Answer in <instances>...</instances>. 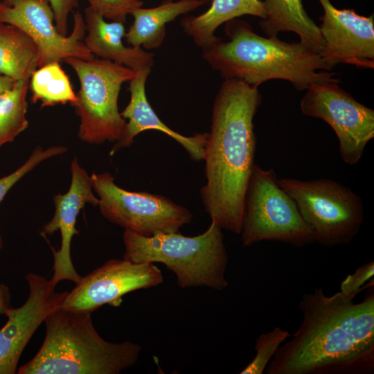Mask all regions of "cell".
<instances>
[{"instance_id": "31", "label": "cell", "mask_w": 374, "mask_h": 374, "mask_svg": "<svg viewBox=\"0 0 374 374\" xmlns=\"http://www.w3.org/2000/svg\"><path fill=\"white\" fill-rule=\"evenodd\" d=\"M200 2L202 5L211 2L212 0H197Z\"/></svg>"}, {"instance_id": "18", "label": "cell", "mask_w": 374, "mask_h": 374, "mask_svg": "<svg viewBox=\"0 0 374 374\" xmlns=\"http://www.w3.org/2000/svg\"><path fill=\"white\" fill-rule=\"evenodd\" d=\"M211 3L202 14L185 17L180 22L184 31L202 49L220 39L215 32L222 24L242 15L262 19L266 15L261 0H212Z\"/></svg>"}, {"instance_id": "7", "label": "cell", "mask_w": 374, "mask_h": 374, "mask_svg": "<svg viewBox=\"0 0 374 374\" xmlns=\"http://www.w3.org/2000/svg\"><path fill=\"white\" fill-rule=\"evenodd\" d=\"M63 61L73 69L80 82L72 105L80 120L78 137L91 144L116 142L126 123L118 111L119 93L122 84L134 77V71L96 57H68Z\"/></svg>"}, {"instance_id": "6", "label": "cell", "mask_w": 374, "mask_h": 374, "mask_svg": "<svg viewBox=\"0 0 374 374\" xmlns=\"http://www.w3.org/2000/svg\"><path fill=\"white\" fill-rule=\"evenodd\" d=\"M278 184L295 202L314 242L325 247L344 245L359 233L364 205L349 187L330 179L280 178Z\"/></svg>"}, {"instance_id": "10", "label": "cell", "mask_w": 374, "mask_h": 374, "mask_svg": "<svg viewBox=\"0 0 374 374\" xmlns=\"http://www.w3.org/2000/svg\"><path fill=\"white\" fill-rule=\"evenodd\" d=\"M339 80L314 83L303 97L301 112L326 122L335 132L342 160L357 164L374 137V111L357 101Z\"/></svg>"}, {"instance_id": "1", "label": "cell", "mask_w": 374, "mask_h": 374, "mask_svg": "<svg viewBox=\"0 0 374 374\" xmlns=\"http://www.w3.org/2000/svg\"><path fill=\"white\" fill-rule=\"evenodd\" d=\"M374 283L360 301L322 287L303 294L301 323L278 348L267 374H371L374 371Z\"/></svg>"}, {"instance_id": "12", "label": "cell", "mask_w": 374, "mask_h": 374, "mask_svg": "<svg viewBox=\"0 0 374 374\" xmlns=\"http://www.w3.org/2000/svg\"><path fill=\"white\" fill-rule=\"evenodd\" d=\"M163 280L161 270L154 263L110 260L81 277L67 292L62 308L93 312L104 305L117 307L124 295L156 287Z\"/></svg>"}, {"instance_id": "13", "label": "cell", "mask_w": 374, "mask_h": 374, "mask_svg": "<svg viewBox=\"0 0 374 374\" xmlns=\"http://www.w3.org/2000/svg\"><path fill=\"white\" fill-rule=\"evenodd\" d=\"M318 1L323 8L319 26L324 44L320 56L327 71L339 64L373 69V15L364 17L354 10L338 9L330 0Z\"/></svg>"}, {"instance_id": "19", "label": "cell", "mask_w": 374, "mask_h": 374, "mask_svg": "<svg viewBox=\"0 0 374 374\" xmlns=\"http://www.w3.org/2000/svg\"><path fill=\"white\" fill-rule=\"evenodd\" d=\"M202 5L197 0H166L157 7L138 8L131 13L134 21L125 33L126 42L134 47L157 48L164 41L168 23Z\"/></svg>"}, {"instance_id": "20", "label": "cell", "mask_w": 374, "mask_h": 374, "mask_svg": "<svg viewBox=\"0 0 374 374\" xmlns=\"http://www.w3.org/2000/svg\"><path fill=\"white\" fill-rule=\"evenodd\" d=\"M262 1L266 15L259 25L267 37L291 31L299 35L302 44L320 54L324 45L320 30L305 12L302 0Z\"/></svg>"}, {"instance_id": "24", "label": "cell", "mask_w": 374, "mask_h": 374, "mask_svg": "<svg viewBox=\"0 0 374 374\" xmlns=\"http://www.w3.org/2000/svg\"><path fill=\"white\" fill-rule=\"evenodd\" d=\"M290 336L288 331L280 327H275L271 331L262 333L256 341L255 357L240 373L262 374L278 348Z\"/></svg>"}, {"instance_id": "21", "label": "cell", "mask_w": 374, "mask_h": 374, "mask_svg": "<svg viewBox=\"0 0 374 374\" xmlns=\"http://www.w3.org/2000/svg\"><path fill=\"white\" fill-rule=\"evenodd\" d=\"M39 51L20 28L0 22V73L15 81L29 80L38 68Z\"/></svg>"}, {"instance_id": "16", "label": "cell", "mask_w": 374, "mask_h": 374, "mask_svg": "<svg viewBox=\"0 0 374 374\" xmlns=\"http://www.w3.org/2000/svg\"><path fill=\"white\" fill-rule=\"evenodd\" d=\"M151 68L145 67L134 71L130 80V100L121 112V116L127 120L119 139L113 146L110 155L121 148L130 145L134 137L148 130L160 131L178 142L196 161L204 159V149L208 133H197L186 136L168 127L158 117L149 103L145 93V83Z\"/></svg>"}, {"instance_id": "2", "label": "cell", "mask_w": 374, "mask_h": 374, "mask_svg": "<svg viewBox=\"0 0 374 374\" xmlns=\"http://www.w3.org/2000/svg\"><path fill=\"white\" fill-rule=\"evenodd\" d=\"M261 102L258 87L225 79L213 103L204 149L206 182L200 190L203 205L211 220L236 234L241 233L255 166L253 118Z\"/></svg>"}, {"instance_id": "28", "label": "cell", "mask_w": 374, "mask_h": 374, "mask_svg": "<svg viewBox=\"0 0 374 374\" xmlns=\"http://www.w3.org/2000/svg\"><path fill=\"white\" fill-rule=\"evenodd\" d=\"M55 17V24L58 32L67 35L68 16L78 7L79 0H48Z\"/></svg>"}, {"instance_id": "27", "label": "cell", "mask_w": 374, "mask_h": 374, "mask_svg": "<svg viewBox=\"0 0 374 374\" xmlns=\"http://www.w3.org/2000/svg\"><path fill=\"white\" fill-rule=\"evenodd\" d=\"M374 262L372 260L358 267L353 274H348L341 283L340 292L345 297L354 299L364 289L373 282Z\"/></svg>"}, {"instance_id": "29", "label": "cell", "mask_w": 374, "mask_h": 374, "mask_svg": "<svg viewBox=\"0 0 374 374\" xmlns=\"http://www.w3.org/2000/svg\"><path fill=\"white\" fill-rule=\"evenodd\" d=\"M10 308L12 306L9 288L3 284H0V314H6Z\"/></svg>"}, {"instance_id": "17", "label": "cell", "mask_w": 374, "mask_h": 374, "mask_svg": "<svg viewBox=\"0 0 374 374\" xmlns=\"http://www.w3.org/2000/svg\"><path fill=\"white\" fill-rule=\"evenodd\" d=\"M87 35L84 43L88 50L100 59L125 66L133 71L150 67L154 64V55L139 47L125 46L124 23L106 21L105 19L91 7L85 10Z\"/></svg>"}, {"instance_id": "26", "label": "cell", "mask_w": 374, "mask_h": 374, "mask_svg": "<svg viewBox=\"0 0 374 374\" xmlns=\"http://www.w3.org/2000/svg\"><path fill=\"white\" fill-rule=\"evenodd\" d=\"M91 7L105 19L124 23L126 17L135 9L142 7L141 0H87Z\"/></svg>"}, {"instance_id": "4", "label": "cell", "mask_w": 374, "mask_h": 374, "mask_svg": "<svg viewBox=\"0 0 374 374\" xmlns=\"http://www.w3.org/2000/svg\"><path fill=\"white\" fill-rule=\"evenodd\" d=\"M91 312L56 309L45 319L42 345L19 374H118L138 361L141 346L105 340Z\"/></svg>"}, {"instance_id": "25", "label": "cell", "mask_w": 374, "mask_h": 374, "mask_svg": "<svg viewBox=\"0 0 374 374\" xmlns=\"http://www.w3.org/2000/svg\"><path fill=\"white\" fill-rule=\"evenodd\" d=\"M66 151V148L60 145L52 146L45 150L39 146L35 148L23 165L12 173L0 178V203L9 190L39 163L52 157L63 154ZM1 247L2 238L0 236V249Z\"/></svg>"}, {"instance_id": "30", "label": "cell", "mask_w": 374, "mask_h": 374, "mask_svg": "<svg viewBox=\"0 0 374 374\" xmlns=\"http://www.w3.org/2000/svg\"><path fill=\"white\" fill-rule=\"evenodd\" d=\"M15 82L12 78L0 73V94L10 89Z\"/></svg>"}, {"instance_id": "23", "label": "cell", "mask_w": 374, "mask_h": 374, "mask_svg": "<svg viewBox=\"0 0 374 374\" xmlns=\"http://www.w3.org/2000/svg\"><path fill=\"white\" fill-rule=\"evenodd\" d=\"M29 80L15 81L10 89L0 94V148L13 141L28 127Z\"/></svg>"}, {"instance_id": "14", "label": "cell", "mask_w": 374, "mask_h": 374, "mask_svg": "<svg viewBox=\"0 0 374 374\" xmlns=\"http://www.w3.org/2000/svg\"><path fill=\"white\" fill-rule=\"evenodd\" d=\"M26 301L6 313L7 322L0 329V374H14L21 355L38 327L49 314L62 307L68 292H56L51 279L28 273Z\"/></svg>"}, {"instance_id": "5", "label": "cell", "mask_w": 374, "mask_h": 374, "mask_svg": "<svg viewBox=\"0 0 374 374\" xmlns=\"http://www.w3.org/2000/svg\"><path fill=\"white\" fill-rule=\"evenodd\" d=\"M222 229L211 220L208 228L196 236L172 232L145 237L125 230L123 259L165 265L175 273L181 288L223 290L229 285L225 276L229 258Z\"/></svg>"}, {"instance_id": "15", "label": "cell", "mask_w": 374, "mask_h": 374, "mask_svg": "<svg viewBox=\"0 0 374 374\" xmlns=\"http://www.w3.org/2000/svg\"><path fill=\"white\" fill-rule=\"evenodd\" d=\"M71 182L64 194H57L53 200L55 212L53 217L46 224L42 235H51L56 231L61 233V246L53 251V274L51 279L55 286L64 280L78 283L81 276L76 271L71 256V244L73 235L78 234L75 229L79 212L87 204L98 206L99 199L93 193L91 176L79 165L75 157L71 163Z\"/></svg>"}, {"instance_id": "3", "label": "cell", "mask_w": 374, "mask_h": 374, "mask_svg": "<svg viewBox=\"0 0 374 374\" xmlns=\"http://www.w3.org/2000/svg\"><path fill=\"white\" fill-rule=\"evenodd\" d=\"M229 41L221 39L202 49L203 58L225 79H238L258 87L271 80L289 81L298 91L314 83L337 81L320 54L299 42L264 37L238 18L225 23Z\"/></svg>"}, {"instance_id": "9", "label": "cell", "mask_w": 374, "mask_h": 374, "mask_svg": "<svg viewBox=\"0 0 374 374\" xmlns=\"http://www.w3.org/2000/svg\"><path fill=\"white\" fill-rule=\"evenodd\" d=\"M91 179L102 215L125 230L150 237L179 232L192 220L193 215L186 208L161 195L123 189L109 172L93 173Z\"/></svg>"}, {"instance_id": "11", "label": "cell", "mask_w": 374, "mask_h": 374, "mask_svg": "<svg viewBox=\"0 0 374 374\" xmlns=\"http://www.w3.org/2000/svg\"><path fill=\"white\" fill-rule=\"evenodd\" d=\"M73 26L69 36L57 30L48 0H4L0 2V22L13 25L28 34L38 47V67L68 57L92 60L96 57L84 43V19L79 11L73 15Z\"/></svg>"}, {"instance_id": "22", "label": "cell", "mask_w": 374, "mask_h": 374, "mask_svg": "<svg viewBox=\"0 0 374 374\" xmlns=\"http://www.w3.org/2000/svg\"><path fill=\"white\" fill-rule=\"evenodd\" d=\"M29 89L32 103L39 101L42 107L68 103L72 105L76 100L70 80L58 61L38 67L30 78Z\"/></svg>"}, {"instance_id": "8", "label": "cell", "mask_w": 374, "mask_h": 374, "mask_svg": "<svg viewBox=\"0 0 374 374\" xmlns=\"http://www.w3.org/2000/svg\"><path fill=\"white\" fill-rule=\"evenodd\" d=\"M278 179L272 168L255 164L244 202L243 246L274 241L303 247L314 242L295 202L280 187Z\"/></svg>"}]
</instances>
